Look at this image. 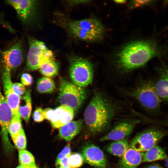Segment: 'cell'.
Masks as SVG:
<instances>
[{
	"instance_id": "5bb4252c",
	"label": "cell",
	"mask_w": 168,
	"mask_h": 168,
	"mask_svg": "<svg viewBox=\"0 0 168 168\" xmlns=\"http://www.w3.org/2000/svg\"><path fill=\"white\" fill-rule=\"evenodd\" d=\"M84 161L96 168H107V161L102 150L93 144L86 145L82 150Z\"/></svg>"
},
{
	"instance_id": "d4e9b609",
	"label": "cell",
	"mask_w": 168,
	"mask_h": 168,
	"mask_svg": "<svg viewBox=\"0 0 168 168\" xmlns=\"http://www.w3.org/2000/svg\"><path fill=\"white\" fill-rule=\"evenodd\" d=\"M22 128L20 115H12L8 128L9 133L12 138L17 135Z\"/></svg>"
},
{
	"instance_id": "f35d334b",
	"label": "cell",
	"mask_w": 168,
	"mask_h": 168,
	"mask_svg": "<svg viewBox=\"0 0 168 168\" xmlns=\"http://www.w3.org/2000/svg\"><path fill=\"white\" fill-rule=\"evenodd\" d=\"M126 1L125 0H115L114 2L118 3H124Z\"/></svg>"
},
{
	"instance_id": "836d02e7",
	"label": "cell",
	"mask_w": 168,
	"mask_h": 168,
	"mask_svg": "<svg viewBox=\"0 0 168 168\" xmlns=\"http://www.w3.org/2000/svg\"><path fill=\"white\" fill-rule=\"evenodd\" d=\"M70 154L66 156L61 160L59 163L55 164L57 168H71L69 164L68 161V157Z\"/></svg>"
},
{
	"instance_id": "ab89813d",
	"label": "cell",
	"mask_w": 168,
	"mask_h": 168,
	"mask_svg": "<svg viewBox=\"0 0 168 168\" xmlns=\"http://www.w3.org/2000/svg\"><path fill=\"white\" fill-rule=\"evenodd\" d=\"M165 160V166L167 168H168V156Z\"/></svg>"
},
{
	"instance_id": "4316f807",
	"label": "cell",
	"mask_w": 168,
	"mask_h": 168,
	"mask_svg": "<svg viewBox=\"0 0 168 168\" xmlns=\"http://www.w3.org/2000/svg\"><path fill=\"white\" fill-rule=\"evenodd\" d=\"M68 161L71 168H78L82 165L84 160L82 155L80 154L71 153L68 157Z\"/></svg>"
},
{
	"instance_id": "6da1fadb",
	"label": "cell",
	"mask_w": 168,
	"mask_h": 168,
	"mask_svg": "<svg viewBox=\"0 0 168 168\" xmlns=\"http://www.w3.org/2000/svg\"><path fill=\"white\" fill-rule=\"evenodd\" d=\"M118 107L103 93L95 91L84 114L90 131L97 133L105 129L116 114Z\"/></svg>"
},
{
	"instance_id": "7a4b0ae2",
	"label": "cell",
	"mask_w": 168,
	"mask_h": 168,
	"mask_svg": "<svg viewBox=\"0 0 168 168\" xmlns=\"http://www.w3.org/2000/svg\"><path fill=\"white\" fill-rule=\"evenodd\" d=\"M157 46L147 41H138L129 43L120 51L117 56L118 68L128 72L142 67L160 53Z\"/></svg>"
},
{
	"instance_id": "8d00e7d4",
	"label": "cell",
	"mask_w": 168,
	"mask_h": 168,
	"mask_svg": "<svg viewBox=\"0 0 168 168\" xmlns=\"http://www.w3.org/2000/svg\"><path fill=\"white\" fill-rule=\"evenodd\" d=\"M146 168H165L162 166L157 164H154L153 165H151L148 166Z\"/></svg>"
},
{
	"instance_id": "44dd1931",
	"label": "cell",
	"mask_w": 168,
	"mask_h": 168,
	"mask_svg": "<svg viewBox=\"0 0 168 168\" xmlns=\"http://www.w3.org/2000/svg\"><path fill=\"white\" fill-rule=\"evenodd\" d=\"M129 147L128 140L124 138L114 141L107 146L106 150L110 154L121 158Z\"/></svg>"
},
{
	"instance_id": "d6986e66",
	"label": "cell",
	"mask_w": 168,
	"mask_h": 168,
	"mask_svg": "<svg viewBox=\"0 0 168 168\" xmlns=\"http://www.w3.org/2000/svg\"><path fill=\"white\" fill-rule=\"evenodd\" d=\"M24 95L21 98L18 108L19 114L26 123L29 120L32 110L31 92L30 89L26 90Z\"/></svg>"
},
{
	"instance_id": "1f68e13d",
	"label": "cell",
	"mask_w": 168,
	"mask_h": 168,
	"mask_svg": "<svg viewBox=\"0 0 168 168\" xmlns=\"http://www.w3.org/2000/svg\"><path fill=\"white\" fill-rule=\"evenodd\" d=\"M21 83L24 86H29L31 85L33 82V79L32 76L28 73H24L21 77Z\"/></svg>"
},
{
	"instance_id": "ffe728a7",
	"label": "cell",
	"mask_w": 168,
	"mask_h": 168,
	"mask_svg": "<svg viewBox=\"0 0 168 168\" xmlns=\"http://www.w3.org/2000/svg\"><path fill=\"white\" fill-rule=\"evenodd\" d=\"M141 152L142 157V162H143L165 160L168 156L164 150L156 145L147 151Z\"/></svg>"
},
{
	"instance_id": "f1b7e54d",
	"label": "cell",
	"mask_w": 168,
	"mask_h": 168,
	"mask_svg": "<svg viewBox=\"0 0 168 168\" xmlns=\"http://www.w3.org/2000/svg\"><path fill=\"white\" fill-rule=\"evenodd\" d=\"M71 153L70 144L66 146L58 155L55 161V164L59 162Z\"/></svg>"
},
{
	"instance_id": "ac0fdd59",
	"label": "cell",
	"mask_w": 168,
	"mask_h": 168,
	"mask_svg": "<svg viewBox=\"0 0 168 168\" xmlns=\"http://www.w3.org/2000/svg\"><path fill=\"white\" fill-rule=\"evenodd\" d=\"M83 122L82 119L69 122L60 128L59 136L67 141H70L82 129Z\"/></svg>"
},
{
	"instance_id": "8fae6325",
	"label": "cell",
	"mask_w": 168,
	"mask_h": 168,
	"mask_svg": "<svg viewBox=\"0 0 168 168\" xmlns=\"http://www.w3.org/2000/svg\"><path fill=\"white\" fill-rule=\"evenodd\" d=\"M24 57L23 45L20 40L7 49H0L1 67L11 72L16 70L22 64Z\"/></svg>"
},
{
	"instance_id": "e575fe53",
	"label": "cell",
	"mask_w": 168,
	"mask_h": 168,
	"mask_svg": "<svg viewBox=\"0 0 168 168\" xmlns=\"http://www.w3.org/2000/svg\"><path fill=\"white\" fill-rule=\"evenodd\" d=\"M54 109L51 108H46L43 110V115L44 119L50 121L54 113Z\"/></svg>"
},
{
	"instance_id": "7c38bea8",
	"label": "cell",
	"mask_w": 168,
	"mask_h": 168,
	"mask_svg": "<svg viewBox=\"0 0 168 168\" xmlns=\"http://www.w3.org/2000/svg\"><path fill=\"white\" fill-rule=\"evenodd\" d=\"M139 119L131 118L124 119L118 123L107 134L100 139L101 141H116L125 138L132 132Z\"/></svg>"
},
{
	"instance_id": "ba28073f",
	"label": "cell",
	"mask_w": 168,
	"mask_h": 168,
	"mask_svg": "<svg viewBox=\"0 0 168 168\" xmlns=\"http://www.w3.org/2000/svg\"><path fill=\"white\" fill-rule=\"evenodd\" d=\"M166 134L164 130L158 128H149L138 134L129 147L139 152H144L156 145Z\"/></svg>"
},
{
	"instance_id": "e0dca14e",
	"label": "cell",
	"mask_w": 168,
	"mask_h": 168,
	"mask_svg": "<svg viewBox=\"0 0 168 168\" xmlns=\"http://www.w3.org/2000/svg\"><path fill=\"white\" fill-rule=\"evenodd\" d=\"M142 160L141 152L129 147L121 157L118 168H137Z\"/></svg>"
},
{
	"instance_id": "83f0119b",
	"label": "cell",
	"mask_w": 168,
	"mask_h": 168,
	"mask_svg": "<svg viewBox=\"0 0 168 168\" xmlns=\"http://www.w3.org/2000/svg\"><path fill=\"white\" fill-rule=\"evenodd\" d=\"M0 25L4 27L9 32L12 34L16 33V30L13 28L10 23L5 19L3 12L0 13Z\"/></svg>"
},
{
	"instance_id": "9c48e42d",
	"label": "cell",
	"mask_w": 168,
	"mask_h": 168,
	"mask_svg": "<svg viewBox=\"0 0 168 168\" xmlns=\"http://www.w3.org/2000/svg\"><path fill=\"white\" fill-rule=\"evenodd\" d=\"M1 71L0 61V73ZM1 90L0 83V133L4 150L6 153L10 154L14 149L13 146L9 140L8 136L9 126L12 114L10 106L4 96L2 95Z\"/></svg>"
},
{
	"instance_id": "74e56055",
	"label": "cell",
	"mask_w": 168,
	"mask_h": 168,
	"mask_svg": "<svg viewBox=\"0 0 168 168\" xmlns=\"http://www.w3.org/2000/svg\"><path fill=\"white\" fill-rule=\"evenodd\" d=\"M15 168H38L37 166L35 167H34L32 168H30V167H24L19 165Z\"/></svg>"
},
{
	"instance_id": "30bf717a",
	"label": "cell",
	"mask_w": 168,
	"mask_h": 168,
	"mask_svg": "<svg viewBox=\"0 0 168 168\" xmlns=\"http://www.w3.org/2000/svg\"><path fill=\"white\" fill-rule=\"evenodd\" d=\"M5 2L14 9L18 19L23 25L28 26L34 22L37 14L36 1L5 0Z\"/></svg>"
},
{
	"instance_id": "4fadbf2b",
	"label": "cell",
	"mask_w": 168,
	"mask_h": 168,
	"mask_svg": "<svg viewBox=\"0 0 168 168\" xmlns=\"http://www.w3.org/2000/svg\"><path fill=\"white\" fill-rule=\"evenodd\" d=\"M1 72L4 96L11 109L12 115H20L18 108L21 96L17 95L13 90L11 72L1 67Z\"/></svg>"
},
{
	"instance_id": "2e32d148",
	"label": "cell",
	"mask_w": 168,
	"mask_h": 168,
	"mask_svg": "<svg viewBox=\"0 0 168 168\" xmlns=\"http://www.w3.org/2000/svg\"><path fill=\"white\" fill-rule=\"evenodd\" d=\"M74 110L71 108L61 105L54 109L50 121L53 127L58 128L71 121L74 116Z\"/></svg>"
},
{
	"instance_id": "5b68a950",
	"label": "cell",
	"mask_w": 168,
	"mask_h": 168,
	"mask_svg": "<svg viewBox=\"0 0 168 168\" xmlns=\"http://www.w3.org/2000/svg\"><path fill=\"white\" fill-rule=\"evenodd\" d=\"M86 97L84 88L63 79L60 82L58 100L61 105L68 106L74 111L81 107Z\"/></svg>"
},
{
	"instance_id": "9a60e30c",
	"label": "cell",
	"mask_w": 168,
	"mask_h": 168,
	"mask_svg": "<svg viewBox=\"0 0 168 168\" xmlns=\"http://www.w3.org/2000/svg\"><path fill=\"white\" fill-rule=\"evenodd\" d=\"M158 73V77L155 83L156 91L161 101L168 103V65L162 63Z\"/></svg>"
},
{
	"instance_id": "cb8c5ba5",
	"label": "cell",
	"mask_w": 168,
	"mask_h": 168,
	"mask_svg": "<svg viewBox=\"0 0 168 168\" xmlns=\"http://www.w3.org/2000/svg\"><path fill=\"white\" fill-rule=\"evenodd\" d=\"M18 158L20 165L21 166L30 168L36 166L33 156L25 149L19 151Z\"/></svg>"
},
{
	"instance_id": "d6a6232c",
	"label": "cell",
	"mask_w": 168,
	"mask_h": 168,
	"mask_svg": "<svg viewBox=\"0 0 168 168\" xmlns=\"http://www.w3.org/2000/svg\"><path fill=\"white\" fill-rule=\"evenodd\" d=\"M152 0H133L130 3V7L131 8L138 7L150 4L153 2Z\"/></svg>"
},
{
	"instance_id": "603a6c76",
	"label": "cell",
	"mask_w": 168,
	"mask_h": 168,
	"mask_svg": "<svg viewBox=\"0 0 168 168\" xmlns=\"http://www.w3.org/2000/svg\"><path fill=\"white\" fill-rule=\"evenodd\" d=\"M37 91L41 93H48L53 92L56 89L54 82L51 78L44 77L38 81L36 86Z\"/></svg>"
},
{
	"instance_id": "3957f363",
	"label": "cell",
	"mask_w": 168,
	"mask_h": 168,
	"mask_svg": "<svg viewBox=\"0 0 168 168\" xmlns=\"http://www.w3.org/2000/svg\"><path fill=\"white\" fill-rule=\"evenodd\" d=\"M146 111L155 114L160 112L162 102L156 91L155 83L149 80L142 82L128 92Z\"/></svg>"
},
{
	"instance_id": "4dcf8cb0",
	"label": "cell",
	"mask_w": 168,
	"mask_h": 168,
	"mask_svg": "<svg viewBox=\"0 0 168 168\" xmlns=\"http://www.w3.org/2000/svg\"><path fill=\"white\" fill-rule=\"evenodd\" d=\"M43 110L40 107H38L34 112L33 117L34 121L40 122L43 121L44 118L43 115Z\"/></svg>"
},
{
	"instance_id": "f546056e",
	"label": "cell",
	"mask_w": 168,
	"mask_h": 168,
	"mask_svg": "<svg viewBox=\"0 0 168 168\" xmlns=\"http://www.w3.org/2000/svg\"><path fill=\"white\" fill-rule=\"evenodd\" d=\"M12 87L15 92L20 96L24 95L26 91L24 86L21 83H14L12 84Z\"/></svg>"
},
{
	"instance_id": "7402d4cb",
	"label": "cell",
	"mask_w": 168,
	"mask_h": 168,
	"mask_svg": "<svg viewBox=\"0 0 168 168\" xmlns=\"http://www.w3.org/2000/svg\"><path fill=\"white\" fill-rule=\"evenodd\" d=\"M59 64L55 58L47 60L40 66L39 70L43 76L46 77L55 76L59 70Z\"/></svg>"
},
{
	"instance_id": "8992f818",
	"label": "cell",
	"mask_w": 168,
	"mask_h": 168,
	"mask_svg": "<svg viewBox=\"0 0 168 168\" xmlns=\"http://www.w3.org/2000/svg\"><path fill=\"white\" fill-rule=\"evenodd\" d=\"M69 72L72 80L78 86L83 87L92 83L93 67L91 63L86 59L78 57L72 58Z\"/></svg>"
},
{
	"instance_id": "277c9868",
	"label": "cell",
	"mask_w": 168,
	"mask_h": 168,
	"mask_svg": "<svg viewBox=\"0 0 168 168\" xmlns=\"http://www.w3.org/2000/svg\"><path fill=\"white\" fill-rule=\"evenodd\" d=\"M68 29L73 35L81 40L94 42L102 39L105 30L101 23L93 18H88L70 21Z\"/></svg>"
},
{
	"instance_id": "484cf974",
	"label": "cell",
	"mask_w": 168,
	"mask_h": 168,
	"mask_svg": "<svg viewBox=\"0 0 168 168\" xmlns=\"http://www.w3.org/2000/svg\"><path fill=\"white\" fill-rule=\"evenodd\" d=\"M12 140L16 148L18 151L25 150L26 146V138L22 128Z\"/></svg>"
},
{
	"instance_id": "d590c367",
	"label": "cell",
	"mask_w": 168,
	"mask_h": 168,
	"mask_svg": "<svg viewBox=\"0 0 168 168\" xmlns=\"http://www.w3.org/2000/svg\"><path fill=\"white\" fill-rule=\"evenodd\" d=\"M88 1H86V0H77V1H71L69 2L70 3H71V4H77L78 3H85L87 2Z\"/></svg>"
},
{
	"instance_id": "52a82bcc",
	"label": "cell",
	"mask_w": 168,
	"mask_h": 168,
	"mask_svg": "<svg viewBox=\"0 0 168 168\" xmlns=\"http://www.w3.org/2000/svg\"><path fill=\"white\" fill-rule=\"evenodd\" d=\"M28 42L26 65L29 69L32 70L39 69L44 61L55 58L53 52L44 42L31 37H28Z\"/></svg>"
}]
</instances>
